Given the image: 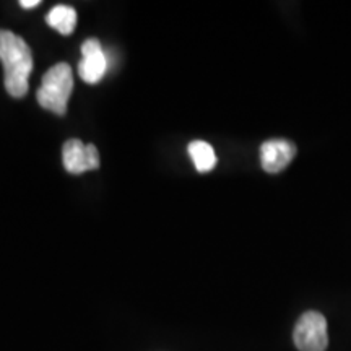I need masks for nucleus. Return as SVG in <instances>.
<instances>
[{
	"label": "nucleus",
	"mask_w": 351,
	"mask_h": 351,
	"mask_svg": "<svg viewBox=\"0 0 351 351\" xmlns=\"http://www.w3.org/2000/svg\"><path fill=\"white\" fill-rule=\"evenodd\" d=\"M0 62L3 64L7 93L13 98H23L28 93V80L33 72V54L25 39L8 29H0Z\"/></svg>",
	"instance_id": "f257e3e1"
},
{
	"label": "nucleus",
	"mask_w": 351,
	"mask_h": 351,
	"mask_svg": "<svg viewBox=\"0 0 351 351\" xmlns=\"http://www.w3.org/2000/svg\"><path fill=\"white\" fill-rule=\"evenodd\" d=\"M73 91V72L69 64H56L44 73L36 98L39 106L57 116H65L70 95Z\"/></svg>",
	"instance_id": "f03ea898"
},
{
	"label": "nucleus",
	"mask_w": 351,
	"mask_h": 351,
	"mask_svg": "<svg viewBox=\"0 0 351 351\" xmlns=\"http://www.w3.org/2000/svg\"><path fill=\"white\" fill-rule=\"evenodd\" d=\"M293 340L300 351H326L328 345L326 317L315 311L302 314L296 322Z\"/></svg>",
	"instance_id": "7ed1b4c3"
},
{
	"label": "nucleus",
	"mask_w": 351,
	"mask_h": 351,
	"mask_svg": "<svg viewBox=\"0 0 351 351\" xmlns=\"http://www.w3.org/2000/svg\"><path fill=\"white\" fill-rule=\"evenodd\" d=\"M64 168L70 174H82L99 168V153L93 143L85 145L82 140L70 138L62 148Z\"/></svg>",
	"instance_id": "20e7f679"
},
{
	"label": "nucleus",
	"mask_w": 351,
	"mask_h": 351,
	"mask_svg": "<svg viewBox=\"0 0 351 351\" xmlns=\"http://www.w3.org/2000/svg\"><path fill=\"white\" fill-rule=\"evenodd\" d=\"M82 56L83 59L78 64V73H80L82 80L90 83V85L103 80V77L108 72L109 59L98 39H86L82 44Z\"/></svg>",
	"instance_id": "39448f33"
},
{
	"label": "nucleus",
	"mask_w": 351,
	"mask_h": 351,
	"mask_svg": "<svg viewBox=\"0 0 351 351\" xmlns=\"http://www.w3.org/2000/svg\"><path fill=\"white\" fill-rule=\"evenodd\" d=\"M296 156V147L289 140L271 138L262 143L261 161L262 168L270 174H276L283 171Z\"/></svg>",
	"instance_id": "423d86ee"
},
{
	"label": "nucleus",
	"mask_w": 351,
	"mask_h": 351,
	"mask_svg": "<svg viewBox=\"0 0 351 351\" xmlns=\"http://www.w3.org/2000/svg\"><path fill=\"white\" fill-rule=\"evenodd\" d=\"M46 23L56 29L57 33L67 34L73 33L77 26V10L69 5H56L46 15Z\"/></svg>",
	"instance_id": "0eeeda50"
},
{
	"label": "nucleus",
	"mask_w": 351,
	"mask_h": 351,
	"mask_svg": "<svg viewBox=\"0 0 351 351\" xmlns=\"http://www.w3.org/2000/svg\"><path fill=\"white\" fill-rule=\"evenodd\" d=\"M189 155L194 161L195 169L199 173H210L217 166V155H215L213 147L204 140H194L189 143Z\"/></svg>",
	"instance_id": "6e6552de"
},
{
	"label": "nucleus",
	"mask_w": 351,
	"mask_h": 351,
	"mask_svg": "<svg viewBox=\"0 0 351 351\" xmlns=\"http://www.w3.org/2000/svg\"><path fill=\"white\" fill-rule=\"evenodd\" d=\"M39 3H41V2H39V0H21V2H20V5L23 7V8H28V10H29V8H34V7H38Z\"/></svg>",
	"instance_id": "1a4fd4ad"
}]
</instances>
